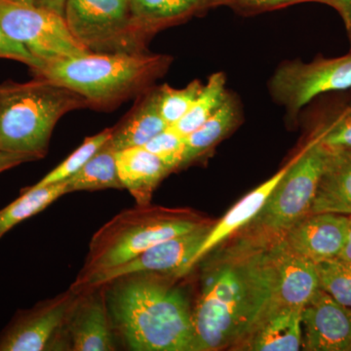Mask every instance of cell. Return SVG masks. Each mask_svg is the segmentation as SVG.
<instances>
[{"label": "cell", "mask_w": 351, "mask_h": 351, "mask_svg": "<svg viewBox=\"0 0 351 351\" xmlns=\"http://www.w3.org/2000/svg\"><path fill=\"white\" fill-rule=\"evenodd\" d=\"M274 237L246 230L208 261L193 309L196 351L240 346L274 302Z\"/></svg>", "instance_id": "6da1fadb"}, {"label": "cell", "mask_w": 351, "mask_h": 351, "mask_svg": "<svg viewBox=\"0 0 351 351\" xmlns=\"http://www.w3.org/2000/svg\"><path fill=\"white\" fill-rule=\"evenodd\" d=\"M156 276L129 274L103 285L113 329L132 350L196 351L186 293Z\"/></svg>", "instance_id": "7a4b0ae2"}, {"label": "cell", "mask_w": 351, "mask_h": 351, "mask_svg": "<svg viewBox=\"0 0 351 351\" xmlns=\"http://www.w3.org/2000/svg\"><path fill=\"white\" fill-rule=\"evenodd\" d=\"M171 63L172 57L147 51L89 52L44 64L32 73L75 92L90 108L108 110L145 93Z\"/></svg>", "instance_id": "3957f363"}, {"label": "cell", "mask_w": 351, "mask_h": 351, "mask_svg": "<svg viewBox=\"0 0 351 351\" xmlns=\"http://www.w3.org/2000/svg\"><path fill=\"white\" fill-rule=\"evenodd\" d=\"M89 108L75 92L38 77L0 85V151L43 158L57 122L66 113Z\"/></svg>", "instance_id": "277c9868"}, {"label": "cell", "mask_w": 351, "mask_h": 351, "mask_svg": "<svg viewBox=\"0 0 351 351\" xmlns=\"http://www.w3.org/2000/svg\"><path fill=\"white\" fill-rule=\"evenodd\" d=\"M203 223L182 213L147 205L124 210L95 233L84 265L69 290L75 293L90 277L126 263L154 245L191 232Z\"/></svg>", "instance_id": "5b68a950"}, {"label": "cell", "mask_w": 351, "mask_h": 351, "mask_svg": "<svg viewBox=\"0 0 351 351\" xmlns=\"http://www.w3.org/2000/svg\"><path fill=\"white\" fill-rule=\"evenodd\" d=\"M330 154V149L311 138L289 162L285 174L246 230L281 239L308 216Z\"/></svg>", "instance_id": "8992f818"}, {"label": "cell", "mask_w": 351, "mask_h": 351, "mask_svg": "<svg viewBox=\"0 0 351 351\" xmlns=\"http://www.w3.org/2000/svg\"><path fill=\"white\" fill-rule=\"evenodd\" d=\"M64 17L89 52H147L132 23L130 0H66Z\"/></svg>", "instance_id": "52a82bcc"}, {"label": "cell", "mask_w": 351, "mask_h": 351, "mask_svg": "<svg viewBox=\"0 0 351 351\" xmlns=\"http://www.w3.org/2000/svg\"><path fill=\"white\" fill-rule=\"evenodd\" d=\"M0 29L43 64L89 53L64 16L38 5L0 0Z\"/></svg>", "instance_id": "ba28073f"}, {"label": "cell", "mask_w": 351, "mask_h": 351, "mask_svg": "<svg viewBox=\"0 0 351 351\" xmlns=\"http://www.w3.org/2000/svg\"><path fill=\"white\" fill-rule=\"evenodd\" d=\"M269 88L274 100L289 117H295L316 97L350 89L351 52L341 57H317L309 63L284 62L270 78Z\"/></svg>", "instance_id": "9c48e42d"}, {"label": "cell", "mask_w": 351, "mask_h": 351, "mask_svg": "<svg viewBox=\"0 0 351 351\" xmlns=\"http://www.w3.org/2000/svg\"><path fill=\"white\" fill-rule=\"evenodd\" d=\"M211 228L212 226L203 223L191 232L154 245L126 263L90 277L75 294L100 287L129 274H159L184 276L189 274V265Z\"/></svg>", "instance_id": "30bf717a"}, {"label": "cell", "mask_w": 351, "mask_h": 351, "mask_svg": "<svg viewBox=\"0 0 351 351\" xmlns=\"http://www.w3.org/2000/svg\"><path fill=\"white\" fill-rule=\"evenodd\" d=\"M76 294L73 291L21 311L0 336V351H41L61 334Z\"/></svg>", "instance_id": "8fae6325"}, {"label": "cell", "mask_w": 351, "mask_h": 351, "mask_svg": "<svg viewBox=\"0 0 351 351\" xmlns=\"http://www.w3.org/2000/svg\"><path fill=\"white\" fill-rule=\"evenodd\" d=\"M302 350L351 351V308L318 289L302 308Z\"/></svg>", "instance_id": "7c38bea8"}, {"label": "cell", "mask_w": 351, "mask_h": 351, "mask_svg": "<svg viewBox=\"0 0 351 351\" xmlns=\"http://www.w3.org/2000/svg\"><path fill=\"white\" fill-rule=\"evenodd\" d=\"M112 328L105 286L76 294L63 327L69 338V350H114Z\"/></svg>", "instance_id": "4fadbf2b"}, {"label": "cell", "mask_w": 351, "mask_h": 351, "mask_svg": "<svg viewBox=\"0 0 351 351\" xmlns=\"http://www.w3.org/2000/svg\"><path fill=\"white\" fill-rule=\"evenodd\" d=\"M269 261L274 274L271 307L304 308L319 289L316 263L291 250L283 237L270 245Z\"/></svg>", "instance_id": "5bb4252c"}, {"label": "cell", "mask_w": 351, "mask_h": 351, "mask_svg": "<svg viewBox=\"0 0 351 351\" xmlns=\"http://www.w3.org/2000/svg\"><path fill=\"white\" fill-rule=\"evenodd\" d=\"M350 216L309 214L286 232L283 240L291 250L314 263L339 257L345 246Z\"/></svg>", "instance_id": "9a60e30c"}, {"label": "cell", "mask_w": 351, "mask_h": 351, "mask_svg": "<svg viewBox=\"0 0 351 351\" xmlns=\"http://www.w3.org/2000/svg\"><path fill=\"white\" fill-rule=\"evenodd\" d=\"M221 5L223 0H130L132 23L149 43L157 32Z\"/></svg>", "instance_id": "2e32d148"}, {"label": "cell", "mask_w": 351, "mask_h": 351, "mask_svg": "<svg viewBox=\"0 0 351 351\" xmlns=\"http://www.w3.org/2000/svg\"><path fill=\"white\" fill-rule=\"evenodd\" d=\"M287 168L288 164L267 181L263 182L258 188L253 189L248 195L244 196L223 218L219 219V223L212 226L206 239L203 241L199 250L189 265V271L202 258L206 257L208 254L216 250L219 245L223 244L234 233L239 232L240 230H244L257 217L263 209V205L267 202L270 193L285 174Z\"/></svg>", "instance_id": "e0dca14e"}, {"label": "cell", "mask_w": 351, "mask_h": 351, "mask_svg": "<svg viewBox=\"0 0 351 351\" xmlns=\"http://www.w3.org/2000/svg\"><path fill=\"white\" fill-rule=\"evenodd\" d=\"M302 308L274 306L240 346L251 351H299L302 346Z\"/></svg>", "instance_id": "ac0fdd59"}, {"label": "cell", "mask_w": 351, "mask_h": 351, "mask_svg": "<svg viewBox=\"0 0 351 351\" xmlns=\"http://www.w3.org/2000/svg\"><path fill=\"white\" fill-rule=\"evenodd\" d=\"M117 165L123 189L138 205L151 202L152 193L172 170L144 147H129L117 152Z\"/></svg>", "instance_id": "d6986e66"}, {"label": "cell", "mask_w": 351, "mask_h": 351, "mask_svg": "<svg viewBox=\"0 0 351 351\" xmlns=\"http://www.w3.org/2000/svg\"><path fill=\"white\" fill-rule=\"evenodd\" d=\"M160 114L157 87L147 90L133 110L113 130L108 144L115 152L144 147L152 138L168 128Z\"/></svg>", "instance_id": "ffe728a7"}, {"label": "cell", "mask_w": 351, "mask_h": 351, "mask_svg": "<svg viewBox=\"0 0 351 351\" xmlns=\"http://www.w3.org/2000/svg\"><path fill=\"white\" fill-rule=\"evenodd\" d=\"M351 215V149L331 151L311 214Z\"/></svg>", "instance_id": "44dd1931"}, {"label": "cell", "mask_w": 351, "mask_h": 351, "mask_svg": "<svg viewBox=\"0 0 351 351\" xmlns=\"http://www.w3.org/2000/svg\"><path fill=\"white\" fill-rule=\"evenodd\" d=\"M239 105L228 94L219 110L204 123L186 137L181 168L195 162L234 130L240 121Z\"/></svg>", "instance_id": "7402d4cb"}, {"label": "cell", "mask_w": 351, "mask_h": 351, "mask_svg": "<svg viewBox=\"0 0 351 351\" xmlns=\"http://www.w3.org/2000/svg\"><path fill=\"white\" fill-rule=\"evenodd\" d=\"M66 193H69L66 181L44 186H32L24 189L19 198L0 210V239L14 226L40 213Z\"/></svg>", "instance_id": "603a6c76"}, {"label": "cell", "mask_w": 351, "mask_h": 351, "mask_svg": "<svg viewBox=\"0 0 351 351\" xmlns=\"http://www.w3.org/2000/svg\"><path fill=\"white\" fill-rule=\"evenodd\" d=\"M68 193L122 189L117 165V152L108 141L84 166L66 180Z\"/></svg>", "instance_id": "cb8c5ba5"}, {"label": "cell", "mask_w": 351, "mask_h": 351, "mask_svg": "<svg viewBox=\"0 0 351 351\" xmlns=\"http://www.w3.org/2000/svg\"><path fill=\"white\" fill-rule=\"evenodd\" d=\"M225 73L218 71L208 78L189 112L170 126L182 137H188L214 114L228 98Z\"/></svg>", "instance_id": "d4e9b609"}, {"label": "cell", "mask_w": 351, "mask_h": 351, "mask_svg": "<svg viewBox=\"0 0 351 351\" xmlns=\"http://www.w3.org/2000/svg\"><path fill=\"white\" fill-rule=\"evenodd\" d=\"M112 130L113 128H107L97 135L85 138L84 142L73 154H69L63 162L60 163L56 168L48 173L34 186H44L66 181L71 176L82 169L83 166L95 156V154L110 140Z\"/></svg>", "instance_id": "484cf974"}, {"label": "cell", "mask_w": 351, "mask_h": 351, "mask_svg": "<svg viewBox=\"0 0 351 351\" xmlns=\"http://www.w3.org/2000/svg\"><path fill=\"white\" fill-rule=\"evenodd\" d=\"M319 288L351 308V262L341 258L316 263Z\"/></svg>", "instance_id": "4316f807"}, {"label": "cell", "mask_w": 351, "mask_h": 351, "mask_svg": "<svg viewBox=\"0 0 351 351\" xmlns=\"http://www.w3.org/2000/svg\"><path fill=\"white\" fill-rule=\"evenodd\" d=\"M202 87L203 83L198 80L182 89H176L167 84L157 87L159 110L168 126L174 125L189 112Z\"/></svg>", "instance_id": "83f0119b"}, {"label": "cell", "mask_w": 351, "mask_h": 351, "mask_svg": "<svg viewBox=\"0 0 351 351\" xmlns=\"http://www.w3.org/2000/svg\"><path fill=\"white\" fill-rule=\"evenodd\" d=\"M313 138L330 151L351 149V106L332 115L317 129Z\"/></svg>", "instance_id": "f1b7e54d"}, {"label": "cell", "mask_w": 351, "mask_h": 351, "mask_svg": "<svg viewBox=\"0 0 351 351\" xmlns=\"http://www.w3.org/2000/svg\"><path fill=\"white\" fill-rule=\"evenodd\" d=\"M186 138L168 127L144 145L147 151L160 158L171 170L181 168Z\"/></svg>", "instance_id": "f546056e"}, {"label": "cell", "mask_w": 351, "mask_h": 351, "mask_svg": "<svg viewBox=\"0 0 351 351\" xmlns=\"http://www.w3.org/2000/svg\"><path fill=\"white\" fill-rule=\"evenodd\" d=\"M306 2L326 4V0H223V5L244 15H254Z\"/></svg>", "instance_id": "4dcf8cb0"}, {"label": "cell", "mask_w": 351, "mask_h": 351, "mask_svg": "<svg viewBox=\"0 0 351 351\" xmlns=\"http://www.w3.org/2000/svg\"><path fill=\"white\" fill-rule=\"evenodd\" d=\"M0 58L24 63L29 66L32 71L43 66V62L32 56L31 53L20 44L9 38L1 29H0Z\"/></svg>", "instance_id": "1f68e13d"}, {"label": "cell", "mask_w": 351, "mask_h": 351, "mask_svg": "<svg viewBox=\"0 0 351 351\" xmlns=\"http://www.w3.org/2000/svg\"><path fill=\"white\" fill-rule=\"evenodd\" d=\"M34 160H38V159L34 156H27V154L0 151V173L16 167L20 164Z\"/></svg>", "instance_id": "d6a6232c"}, {"label": "cell", "mask_w": 351, "mask_h": 351, "mask_svg": "<svg viewBox=\"0 0 351 351\" xmlns=\"http://www.w3.org/2000/svg\"><path fill=\"white\" fill-rule=\"evenodd\" d=\"M326 5L331 6L339 14L348 29L351 25V0H326Z\"/></svg>", "instance_id": "836d02e7"}, {"label": "cell", "mask_w": 351, "mask_h": 351, "mask_svg": "<svg viewBox=\"0 0 351 351\" xmlns=\"http://www.w3.org/2000/svg\"><path fill=\"white\" fill-rule=\"evenodd\" d=\"M66 1V0H38L36 5L64 16Z\"/></svg>", "instance_id": "e575fe53"}, {"label": "cell", "mask_w": 351, "mask_h": 351, "mask_svg": "<svg viewBox=\"0 0 351 351\" xmlns=\"http://www.w3.org/2000/svg\"><path fill=\"white\" fill-rule=\"evenodd\" d=\"M339 258L343 260L350 261L351 262V215L350 216V223H348V234H346V240L345 246Z\"/></svg>", "instance_id": "d590c367"}, {"label": "cell", "mask_w": 351, "mask_h": 351, "mask_svg": "<svg viewBox=\"0 0 351 351\" xmlns=\"http://www.w3.org/2000/svg\"><path fill=\"white\" fill-rule=\"evenodd\" d=\"M7 1L15 2V3L27 4V5H36L38 0H7Z\"/></svg>", "instance_id": "8d00e7d4"}, {"label": "cell", "mask_w": 351, "mask_h": 351, "mask_svg": "<svg viewBox=\"0 0 351 351\" xmlns=\"http://www.w3.org/2000/svg\"><path fill=\"white\" fill-rule=\"evenodd\" d=\"M346 31H348V39H350V52H351V25L350 27H348V29H346Z\"/></svg>", "instance_id": "74e56055"}]
</instances>
